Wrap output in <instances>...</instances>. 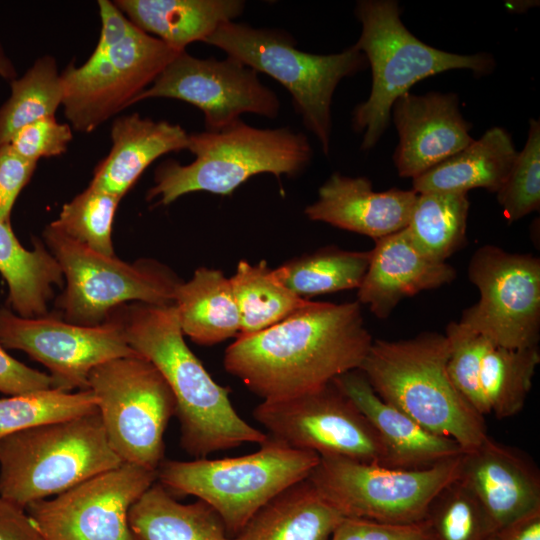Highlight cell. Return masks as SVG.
I'll use <instances>...</instances> for the list:
<instances>
[{
    "label": "cell",
    "mask_w": 540,
    "mask_h": 540,
    "mask_svg": "<svg viewBox=\"0 0 540 540\" xmlns=\"http://www.w3.org/2000/svg\"><path fill=\"white\" fill-rule=\"evenodd\" d=\"M372 342L358 301H309L269 328L236 337L223 364L263 401H275L358 370Z\"/></svg>",
    "instance_id": "obj_1"
},
{
    "label": "cell",
    "mask_w": 540,
    "mask_h": 540,
    "mask_svg": "<svg viewBox=\"0 0 540 540\" xmlns=\"http://www.w3.org/2000/svg\"><path fill=\"white\" fill-rule=\"evenodd\" d=\"M128 345L149 360L169 385L176 402L181 447L196 459L263 444L268 435L234 409L230 390L215 382L184 340L174 304L135 302L112 312Z\"/></svg>",
    "instance_id": "obj_2"
},
{
    "label": "cell",
    "mask_w": 540,
    "mask_h": 540,
    "mask_svg": "<svg viewBox=\"0 0 540 540\" xmlns=\"http://www.w3.org/2000/svg\"><path fill=\"white\" fill-rule=\"evenodd\" d=\"M449 354L446 335L437 332L405 340L376 339L358 370L384 401L469 451L489 435L483 416L449 377Z\"/></svg>",
    "instance_id": "obj_3"
},
{
    "label": "cell",
    "mask_w": 540,
    "mask_h": 540,
    "mask_svg": "<svg viewBox=\"0 0 540 540\" xmlns=\"http://www.w3.org/2000/svg\"><path fill=\"white\" fill-rule=\"evenodd\" d=\"M98 7L101 32L93 53L83 65L71 63L61 73L64 114L81 133L134 104L182 52L140 30L114 2L100 0Z\"/></svg>",
    "instance_id": "obj_4"
},
{
    "label": "cell",
    "mask_w": 540,
    "mask_h": 540,
    "mask_svg": "<svg viewBox=\"0 0 540 540\" xmlns=\"http://www.w3.org/2000/svg\"><path fill=\"white\" fill-rule=\"evenodd\" d=\"M194 161L167 160L155 171L147 199L169 205L196 191L229 195L254 175L295 176L310 163L312 148L305 134L289 128L259 129L241 119L217 131L189 134Z\"/></svg>",
    "instance_id": "obj_5"
},
{
    "label": "cell",
    "mask_w": 540,
    "mask_h": 540,
    "mask_svg": "<svg viewBox=\"0 0 540 540\" xmlns=\"http://www.w3.org/2000/svg\"><path fill=\"white\" fill-rule=\"evenodd\" d=\"M355 14L362 32L354 46L364 54L372 70L370 96L355 108L352 118L354 129L364 132L363 150L378 142L389 124L394 102L416 82L452 69L482 75L494 68L489 54H455L420 41L402 23L395 1H360Z\"/></svg>",
    "instance_id": "obj_6"
},
{
    "label": "cell",
    "mask_w": 540,
    "mask_h": 540,
    "mask_svg": "<svg viewBox=\"0 0 540 540\" xmlns=\"http://www.w3.org/2000/svg\"><path fill=\"white\" fill-rule=\"evenodd\" d=\"M122 463L98 411L50 422L0 441V496L26 508Z\"/></svg>",
    "instance_id": "obj_7"
},
{
    "label": "cell",
    "mask_w": 540,
    "mask_h": 540,
    "mask_svg": "<svg viewBox=\"0 0 540 540\" xmlns=\"http://www.w3.org/2000/svg\"><path fill=\"white\" fill-rule=\"evenodd\" d=\"M320 460L268 436L256 452L239 457L163 460L157 480L170 493L210 505L235 535L271 499L309 477Z\"/></svg>",
    "instance_id": "obj_8"
},
{
    "label": "cell",
    "mask_w": 540,
    "mask_h": 540,
    "mask_svg": "<svg viewBox=\"0 0 540 540\" xmlns=\"http://www.w3.org/2000/svg\"><path fill=\"white\" fill-rule=\"evenodd\" d=\"M204 43L284 86L304 126L329 155L332 97L343 78L365 66L366 58L360 50L353 45L336 54H312L297 49L293 37L284 31L234 21L220 25Z\"/></svg>",
    "instance_id": "obj_9"
},
{
    "label": "cell",
    "mask_w": 540,
    "mask_h": 540,
    "mask_svg": "<svg viewBox=\"0 0 540 540\" xmlns=\"http://www.w3.org/2000/svg\"><path fill=\"white\" fill-rule=\"evenodd\" d=\"M108 441L123 463L157 471L164 434L176 413L173 393L158 369L138 353L95 367L88 378Z\"/></svg>",
    "instance_id": "obj_10"
},
{
    "label": "cell",
    "mask_w": 540,
    "mask_h": 540,
    "mask_svg": "<svg viewBox=\"0 0 540 540\" xmlns=\"http://www.w3.org/2000/svg\"><path fill=\"white\" fill-rule=\"evenodd\" d=\"M44 240L59 264L66 287L57 300L66 322L95 326L127 302L174 304L181 281L154 261L130 264L98 253L49 225Z\"/></svg>",
    "instance_id": "obj_11"
},
{
    "label": "cell",
    "mask_w": 540,
    "mask_h": 540,
    "mask_svg": "<svg viewBox=\"0 0 540 540\" xmlns=\"http://www.w3.org/2000/svg\"><path fill=\"white\" fill-rule=\"evenodd\" d=\"M461 455L422 469L320 457L308 479L344 517L413 524L423 521L435 497L458 479Z\"/></svg>",
    "instance_id": "obj_12"
},
{
    "label": "cell",
    "mask_w": 540,
    "mask_h": 540,
    "mask_svg": "<svg viewBox=\"0 0 540 540\" xmlns=\"http://www.w3.org/2000/svg\"><path fill=\"white\" fill-rule=\"evenodd\" d=\"M253 417L270 438L291 448L388 466L375 429L333 381L293 397L262 401Z\"/></svg>",
    "instance_id": "obj_13"
},
{
    "label": "cell",
    "mask_w": 540,
    "mask_h": 540,
    "mask_svg": "<svg viewBox=\"0 0 540 540\" xmlns=\"http://www.w3.org/2000/svg\"><path fill=\"white\" fill-rule=\"evenodd\" d=\"M479 300L459 321L505 348L538 346L540 339V260L495 245L478 248L468 266Z\"/></svg>",
    "instance_id": "obj_14"
},
{
    "label": "cell",
    "mask_w": 540,
    "mask_h": 540,
    "mask_svg": "<svg viewBox=\"0 0 540 540\" xmlns=\"http://www.w3.org/2000/svg\"><path fill=\"white\" fill-rule=\"evenodd\" d=\"M156 481L157 471L122 463L25 509L45 540H134L130 509Z\"/></svg>",
    "instance_id": "obj_15"
},
{
    "label": "cell",
    "mask_w": 540,
    "mask_h": 540,
    "mask_svg": "<svg viewBox=\"0 0 540 540\" xmlns=\"http://www.w3.org/2000/svg\"><path fill=\"white\" fill-rule=\"evenodd\" d=\"M0 345L21 350L43 364L53 379V389L64 392L87 390L95 367L137 353L112 314L99 325L83 326L49 316L21 317L1 308Z\"/></svg>",
    "instance_id": "obj_16"
},
{
    "label": "cell",
    "mask_w": 540,
    "mask_h": 540,
    "mask_svg": "<svg viewBox=\"0 0 540 540\" xmlns=\"http://www.w3.org/2000/svg\"><path fill=\"white\" fill-rule=\"evenodd\" d=\"M172 98L187 102L204 114L207 131H217L240 120L243 113L270 119L278 116L280 101L263 85L258 73L228 57L196 58L180 52L134 103L148 98Z\"/></svg>",
    "instance_id": "obj_17"
},
{
    "label": "cell",
    "mask_w": 540,
    "mask_h": 540,
    "mask_svg": "<svg viewBox=\"0 0 540 540\" xmlns=\"http://www.w3.org/2000/svg\"><path fill=\"white\" fill-rule=\"evenodd\" d=\"M458 102L454 93L437 92L423 96L406 92L394 102L399 144L393 160L400 176L413 179L474 141Z\"/></svg>",
    "instance_id": "obj_18"
},
{
    "label": "cell",
    "mask_w": 540,
    "mask_h": 540,
    "mask_svg": "<svg viewBox=\"0 0 540 540\" xmlns=\"http://www.w3.org/2000/svg\"><path fill=\"white\" fill-rule=\"evenodd\" d=\"M458 480L479 500L497 530L540 510V474L534 462L489 436L462 453Z\"/></svg>",
    "instance_id": "obj_19"
},
{
    "label": "cell",
    "mask_w": 540,
    "mask_h": 540,
    "mask_svg": "<svg viewBox=\"0 0 540 540\" xmlns=\"http://www.w3.org/2000/svg\"><path fill=\"white\" fill-rule=\"evenodd\" d=\"M416 197L413 189L377 192L365 177L333 173L319 188L318 199L304 213L312 221L376 240L408 225Z\"/></svg>",
    "instance_id": "obj_20"
},
{
    "label": "cell",
    "mask_w": 540,
    "mask_h": 540,
    "mask_svg": "<svg viewBox=\"0 0 540 540\" xmlns=\"http://www.w3.org/2000/svg\"><path fill=\"white\" fill-rule=\"evenodd\" d=\"M367 272L357 289L360 304L379 319L390 316L405 298L451 283L453 266L425 257L412 243L406 227L375 240Z\"/></svg>",
    "instance_id": "obj_21"
},
{
    "label": "cell",
    "mask_w": 540,
    "mask_h": 540,
    "mask_svg": "<svg viewBox=\"0 0 540 540\" xmlns=\"http://www.w3.org/2000/svg\"><path fill=\"white\" fill-rule=\"evenodd\" d=\"M333 382L375 429L388 454L387 467L422 469L464 452L453 439L427 430L380 398L359 370L344 373Z\"/></svg>",
    "instance_id": "obj_22"
},
{
    "label": "cell",
    "mask_w": 540,
    "mask_h": 540,
    "mask_svg": "<svg viewBox=\"0 0 540 540\" xmlns=\"http://www.w3.org/2000/svg\"><path fill=\"white\" fill-rule=\"evenodd\" d=\"M112 147L96 166L90 185L122 198L157 158L187 149L189 134L178 124L133 113L115 119Z\"/></svg>",
    "instance_id": "obj_23"
},
{
    "label": "cell",
    "mask_w": 540,
    "mask_h": 540,
    "mask_svg": "<svg viewBox=\"0 0 540 540\" xmlns=\"http://www.w3.org/2000/svg\"><path fill=\"white\" fill-rule=\"evenodd\" d=\"M114 4L140 30L177 51L204 42L245 8L241 0H117Z\"/></svg>",
    "instance_id": "obj_24"
},
{
    "label": "cell",
    "mask_w": 540,
    "mask_h": 540,
    "mask_svg": "<svg viewBox=\"0 0 540 540\" xmlns=\"http://www.w3.org/2000/svg\"><path fill=\"white\" fill-rule=\"evenodd\" d=\"M344 518L307 478L266 503L231 540H329Z\"/></svg>",
    "instance_id": "obj_25"
},
{
    "label": "cell",
    "mask_w": 540,
    "mask_h": 540,
    "mask_svg": "<svg viewBox=\"0 0 540 540\" xmlns=\"http://www.w3.org/2000/svg\"><path fill=\"white\" fill-rule=\"evenodd\" d=\"M510 135L494 127L455 155L413 178V190L468 192L484 188L497 192L516 159Z\"/></svg>",
    "instance_id": "obj_26"
},
{
    "label": "cell",
    "mask_w": 540,
    "mask_h": 540,
    "mask_svg": "<svg viewBox=\"0 0 540 540\" xmlns=\"http://www.w3.org/2000/svg\"><path fill=\"white\" fill-rule=\"evenodd\" d=\"M173 303L184 336L214 345L240 332V316L230 278L221 270L201 267L175 288Z\"/></svg>",
    "instance_id": "obj_27"
},
{
    "label": "cell",
    "mask_w": 540,
    "mask_h": 540,
    "mask_svg": "<svg viewBox=\"0 0 540 540\" xmlns=\"http://www.w3.org/2000/svg\"><path fill=\"white\" fill-rule=\"evenodd\" d=\"M134 540H231L220 516L204 501L184 504L154 482L129 512Z\"/></svg>",
    "instance_id": "obj_28"
},
{
    "label": "cell",
    "mask_w": 540,
    "mask_h": 540,
    "mask_svg": "<svg viewBox=\"0 0 540 540\" xmlns=\"http://www.w3.org/2000/svg\"><path fill=\"white\" fill-rule=\"evenodd\" d=\"M0 273L8 285V303L19 316L26 318L45 316L53 285H62L64 278L48 249L37 240L33 250L25 249L11 224L1 220Z\"/></svg>",
    "instance_id": "obj_29"
},
{
    "label": "cell",
    "mask_w": 540,
    "mask_h": 540,
    "mask_svg": "<svg viewBox=\"0 0 540 540\" xmlns=\"http://www.w3.org/2000/svg\"><path fill=\"white\" fill-rule=\"evenodd\" d=\"M467 192L429 191L417 194L406 230L427 258L446 262L466 241Z\"/></svg>",
    "instance_id": "obj_30"
},
{
    "label": "cell",
    "mask_w": 540,
    "mask_h": 540,
    "mask_svg": "<svg viewBox=\"0 0 540 540\" xmlns=\"http://www.w3.org/2000/svg\"><path fill=\"white\" fill-rule=\"evenodd\" d=\"M371 251L326 247L288 260L273 269L277 280L300 298L358 289Z\"/></svg>",
    "instance_id": "obj_31"
},
{
    "label": "cell",
    "mask_w": 540,
    "mask_h": 540,
    "mask_svg": "<svg viewBox=\"0 0 540 540\" xmlns=\"http://www.w3.org/2000/svg\"><path fill=\"white\" fill-rule=\"evenodd\" d=\"M230 282L240 316L237 337L269 328L309 302L283 286L264 260L239 261Z\"/></svg>",
    "instance_id": "obj_32"
},
{
    "label": "cell",
    "mask_w": 540,
    "mask_h": 540,
    "mask_svg": "<svg viewBox=\"0 0 540 540\" xmlns=\"http://www.w3.org/2000/svg\"><path fill=\"white\" fill-rule=\"evenodd\" d=\"M539 363L538 346L512 349L488 342L479 381L490 413L503 419L523 409Z\"/></svg>",
    "instance_id": "obj_33"
},
{
    "label": "cell",
    "mask_w": 540,
    "mask_h": 540,
    "mask_svg": "<svg viewBox=\"0 0 540 540\" xmlns=\"http://www.w3.org/2000/svg\"><path fill=\"white\" fill-rule=\"evenodd\" d=\"M63 99V82L54 58H39L11 82V96L0 108V145L9 143L23 126L55 116Z\"/></svg>",
    "instance_id": "obj_34"
},
{
    "label": "cell",
    "mask_w": 540,
    "mask_h": 540,
    "mask_svg": "<svg viewBox=\"0 0 540 540\" xmlns=\"http://www.w3.org/2000/svg\"><path fill=\"white\" fill-rule=\"evenodd\" d=\"M98 411L90 389L34 391L0 398V441L16 432Z\"/></svg>",
    "instance_id": "obj_35"
},
{
    "label": "cell",
    "mask_w": 540,
    "mask_h": 540,
    "mask_svg": "<svg viewBox=\"0 0 540 540\" xmlns=\"http://www.w3.org/2000/svg\"><path fill=\"white\" fill-rule=\"evenodd\" d=\"M121 198L89 185L66 203L50 225L88 248L114 256L111 232Z\"/></svg>",
    "instance_id": "obj_36"
},
{
    "label": "cell",
    "mask_w": 540,
    "mask_h": 540,
    "mask_svg": "<svg viewBox=\"0 0 540 540\" xmlns=\"http://www.w3.org/2000/svg\"><path fill=\"white\" fill-rule=\"evenodd\" d=\"M424 520L436 540H491L497 531L479 500L458 479L435 497Z\"/></svg>",
    "instance_id": "obj_37"
},
{
    "label": "cell",
    "mask_w": 540,
    "mask_h": 540,
    "mask_svg": "<svg viewBox=\"0 0 540 540\" xmlns=\"http://www.w3.org/2000/svg\"><path fill=\"white\" fill-rule=\"evenodd\" d=\"M503 214L509 222L538 211L540 207V124L531 119L528 138L517 153L512 168L496 192Z\"/></svg>",
    "instance_id": "obj_38"
},
{
    "label": "cell",
    "mask_w": 540,
    "mask_h": 540,
    "mask_svg": "<svg viewBox=\"0 0 540 540\" xmlns=\"http://www.w3.org/2000/svg\"><path fill=\"white\" fill-rule=\"evenodd\" d=\"M445 335L450 344L449 377L463 398L484 417L490 411L480 387L479 375L489 340L459 322H450Z\"/></svg>",
    "instance_id": "obj_39"
},
{
    "label": "cell",
    "mask_w": 540,
    "mask_h": 540,
    "mask_svg": "<svg viewBox=\"0 0 540 540\" xmlns=\"http://www.w3.org/2000/svg\"><path fill=\"white\" fill-rule=\"evenodd\" d=\"M72 138L71 126L51 116L23 126L8 144L22 157L37 162L65 153Z\"/></svg>",
    "instance_id": "obj_40"
},
{
    "label": "cell",
    "mask_w": 540,
    "mask_h": 540,
    "mask_svg": "<svg viewBox=\"0 0 540 540\" xmlns=\"http://www.w3.org/2000/svg\"><path fill=\"white\" fill-rule=\"evenodd\" d=\"M329 540H436L428 522L390 524L345 517Z\"/></svg>",
    "instance_id": "obj_41"
},
{
    "label": "cell",
    "mask_w": 540,
    "mask_h": 540,
    "mask_svg": "<svg viewBox=\"0 0 540 540\" xmlns=\"http://www.w3.org/2000/svg\"><path fill=\"white\" fill-rule=\"evenodd\" d=\"M37 162L19 155L8 143L0 145V220L10 224L11 211L31 179Z\"/></svg>",
    "instance_id": "obj_42"
},
{
    "label": "cell",
    "mask_w": 540,
    "mask_h": 540,
    "mask_svg": "<svg viewBox=\"0 0 540 540\" xmlns=\"http://www.w3.org/2000/svg\"><path fill=\"white\" fill-rule=\"evenodd\" d=\"M52 388L49 374L26 366L0 345V392L11 396Z\"/></svg>",
    "instance_id": "obj_43"
},
{
    "label": "cell",
    "mask_w": 540,
    "mask_h": 540,
    "mask_svg": "<svg viewBox=\"0 0 540 540\" xmlns=\"http://www.w3.org/2000/svg\"><path fill=\"white\" fill-rule=\"evenodd\" d=\"M0 540H45L26 509L0 496Z\"/></svg>",
    "instance_id": "obj_44"
},
{
    "label": "cell",
    "mask_w": 540,
    "mask_h": 540,
    "mask_svg": "<svg viewBox=\"0 0 540 540\" xmlns=\"http://www.w3.org/2000/svg\"><path fill=\"white\" fill-rule=\"evenodd\" d=\"M491 540H540V510L497 530Z\"/></svg>",
    "instance_id": "obj_45"
},
{
    "label": "cell",
    "mask_w": 540,
    "mask_h": 540,
    "mask_svg": "<svg viewBox=\"0 0 540 540\" xmlns=\"http://www.w3.org/2000/svg\"><path fill=\"white\" fill-rule=\"evenodd\" d=\"M0 76L5 79H13L16 76L15 68L10 59L5 55L0 45Z\"/></svg>",
    "instance_id": "obj_46"
}]
</instances>
